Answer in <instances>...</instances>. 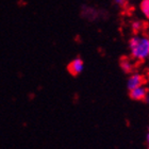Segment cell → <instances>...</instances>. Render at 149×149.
Returning <instances> with one entry per match:
<instances>
[{"mask_svg":"<svg viewBox=\"0 0 149 149\" xmlns=\"http://www.w3.org/2000/svg\"><path fill=\"white\" fill-rule=\"evenodd\" d=\"M131 56L136 61H145L149 58V37L134 36L129 42Z\"/></svg>","mask_w":149,"mask_h":149,"instance_id":"6da1fadb","label":"cell"},{"mask_svg":"<svg viewBox=\"0 0 149 149\" xmlns=\"http://www.w3.org/2000/svg\"><path fill=\"white\" fill-rule=\"evenodd\" d=\"M148 88L145 85H141V86L134 87L132 90H130V97L131 99L137 100H146L147 96H148Z\"/></svg>","mask_w":149,"mask_h":149,"instance_id":"7a4b0ae2","label":"cell"},{"mask_svg":"<svg viewBox=\"0 0 149 149\" xmlns=\"http://www.w3.org/2000/svg\"><path fill=\"white\" fill-rule=\"evenodd\" d=\"M84 68V62L83 60L80 59V58H76L69 63L68 66H67V70L69 72V74H72V76H78L80 74L81 72H83Z\"/></svg>","mask_w":149,"mask_h":149,"instance_id":"3957f363","label":"cell"},{"mask_svg":"<svg viewBox=\"0 0 149 149\" xmlns=\"http://www.w3.org/2000/svg\"><path fill=\"white\" fill-rule=\"evenodd\" d=\"M145 83V77H144L143 74H132L129 77L128 79V82H127V86H128V90L130 91L134 87H137V86H141V85H144Z\"/></svg>","mask_w":149,"mask_h":149,"instance_id":"277c9868","label":"cell"},{"mask_svg":"<svg viewBox=\"0 0 149 149\" xmlns=\"http://www.w3.org/2000/svg\"><path fill=\"white\" fill-rule=\"evenodd\" d=\"M120 67L125 72H131L133 70L134 65L131 60L127 59V58H124V59H121V61H120Z\"/></svg>","mask_w":149,"mask_h":149,"instance_id":"5b68a950","label":"cell"},{"mask_svg":"<svg viewBox=\"0 0 149 149\" xmlns=\"http://www.w3.org/2000/svg\"><path fill=\"white\" fill-rule=\"evenodd\" d=\"M140 9L144 14V16L149 19V0H143L141 2Z\"/></svg>","mask_w":149,"mask_h":149,"instance_id":"8992f818","label":"cell"},{"mask_svg":"<svg viewBox=\"0 0 149 149\" xmlns=\"http://www.w3.org/2000/svg\"><path fill=\"white\" fill-rule=\"evenodd\" d=\"M144 27V24L140 20H135V22H132V29L134 31H140L141 29Z\"/></svg>","mask_w":149,"mask_h":149,"instance_id":"52a82bcc","label":"cell"},{"mask_svg":"<svg viewBox=\"0 0 149 149\" xmlns=\"http://www.w3.org/2000/svg\"><path fill=\"white\" fill-rule=\"evenodd\" d=\"M114 1L116 4H118V6H126V0H114Z\"/></svg>","mask_w":149,"mask_h":149,"instance_id":"ba28073f","label":"cell"},{"mask_svg":"<svg viewBox=\"0 0 149 149\" xmlns=\"http://www.w3.org/2000/svg\"><path fill=\"white\" fill-rule=\"evenodd\" d=\"M146 141H147V149H149V129H148V132H147Z\"/></svg>","mask_w":149,"mask_h":149,"instance_id":"9c48e42d","label":"cell"},{"mask_svg":"<svg viewBox=\"0 0 149 149\" xmlns=\"http://www.w3.org/2000/svg\"><path fill=\"white\" fill-rule=\"evenodd\" d=\"M146 100H147V102H148V103H149V94H148V96H147Z\"/></svg>","mask_w":149,"mask_h":149,"instance_id":"30bf717a","label":"cell"},{"mask_svg":"<svg viewBox=\"0 0 149 149\" xmlns=\"http://www.w3.org/2000/svg\"><path fill=\"white\" fill-rule=\"evenodd\" d=\"M148 79H149V76H148Z\"/></svg>","mask_w":149,"mask_h":149,"instance_id":"8fae6325","label":"cell"}]
</instances>
